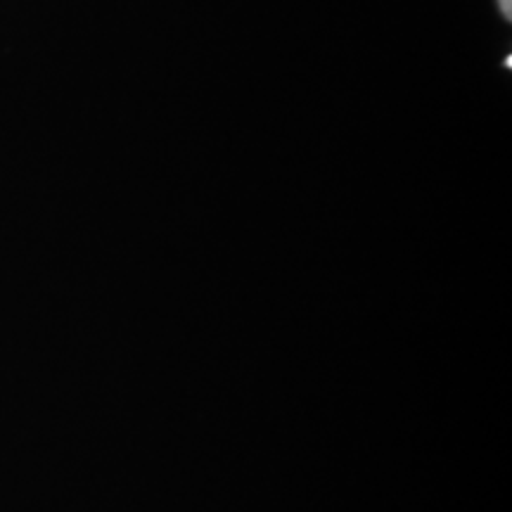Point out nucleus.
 I'll return each instance as SVG.
<instances>
[{"mask_svg":"<svg viewBox=\"0 0 512 512\" xmlns=\"http://www.w3.org/2000/svg\"><path fill=\"white\" fill-rule=\"evenodd\" d=\"M498 8H501L503 17L510 22V19H512V0H498Z\"/></svg>","mask_w":512,"mask_h":512,"instance_id":"obj_1","label":"nucleus"}]
</instances>
